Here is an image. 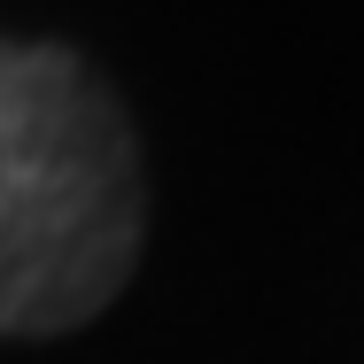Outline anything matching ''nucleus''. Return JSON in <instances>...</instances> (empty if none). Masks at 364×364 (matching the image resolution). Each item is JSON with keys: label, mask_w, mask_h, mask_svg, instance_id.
I'll use <instances>...</instances> for the list:
<instances>
[{"label": "nucleus", "mask_w": 364, "mask_h": 364, "mask_svg": "<svg viewBox=\"0 0 364 364\" xmlns=\"http://www.w3.org/2000/svg\"><path fill=\"white\" fill-rule=\"evenodd\" d=\"M147 248V163L117 85L0 31V341L101 318Z\"/></svg>", "instance_id": "obj_1"}]
</instances>
